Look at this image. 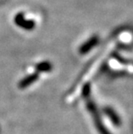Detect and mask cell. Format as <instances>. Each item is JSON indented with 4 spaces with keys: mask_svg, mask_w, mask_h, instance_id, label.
<instances>
[{
    "mask_svg": "<svg viewBox=\"0 0 133 134\" xmlns=\"http://www.w3.org/2000/svg\"><path fill=\"white\" fill-rule=\"evenodd\" d=\"M87 107H88V110L90 111V113H92V116L93 118V120H94L95 125H96V127H97L98 131L100 132V134H110L108 132H107L106 127L104 126L103 123L101 122L100 115H99V113L97 112V110H96L94 105L92 104V102L91 100L87 101Z\"/></svg>",
    "mask_w": 133,
    "mask_h": 134,
    "instance_id": "6da1fadb",
    "label": "cell"
},
{
    "mask_svg": "<svg viewBox=\"0 0 133 134\" xmlns=\"http://www.w3.org/2000/svg\"><path fill=\"white\" fill-rule=\"evenodd\" d=\"M15 22L16 24L18 25L19 27L22 28L24 30H32L34 27H35V23L33 21H29V20H25L24 14H18V16H16L15 18Z\"/></svg>",
    "mask_w": 133,
    "mask_h": 134,
    "instance_id": "7a4b0ae2",
    "label": "cell"
},
{
    "mask_svg": "<svg viewBox=\"0 0 133 134\" xmlns=\"http://www.w3.org/2000/svg\"><path fill=\"white\" fill-rule=\"evenodd\" d=\"M38 77H39V75H38L37 72L34 73L30 75L26 76L25 78L22 79V81L18 83V87L20 88V89H24V88H26L27 87L30 86L32 83H34L35 81H37Z\"/></svg>",
    "mask_w": 133,
    "mask_h": 134,
    "instance_id": "3957f363",
    "label": "cell"
},
{
    "mask_svg": "<svg viewBox=\"0 0 133 134\" xmlns=\"http://www.w3.org/2000/svg\"><path fill=\"white\" fill-rule=\"evenodd\" d=\"M97 42H98V37H93L92 39H90L88 42H86V43L81 47L80 50V54H86L87 51L91 49L95 44H97Z\"/></svg>",
    "mask_w": 133,
    "mask_h": 134,
    "instance_id": "277c9868",
    "label": "cell"
},
{
    "mask_svg": "<svg viewBox=\"0 0 133 134\" xmlns=\"http://www.w3.org/2000/svg\"><path fill=\"white\" fill-rule=\"evenodd\" d=\"M52 65L50 64V62H42L38 63L36 66V69L37 73H42V72H49L51 70Z\"/></svg>",
    "mask_w": 133,
    "mask_h": 134,
    "instance_id": "5b68a950",
    "label": "cell"
},
{
    "mask_svg": "<svg viewBox=\"0 0 133 134\" xmlns=\"http://www.w3.org/2000/svg\"><path fill=\"white\" fill-rule=\"evenodd\" d=\"M106 113H107V115H108L110 118H111V119L113 121V123L116 124V125H118L119 124V119L118 118V116L115 114V113L113 112L112 110H111L110 108H107V109L106 110Z\"/></svg>",
    "mask_w": 133,
    "mask_h": 134,
    "instance_id": "8992f818",
    "label": "cell"
}]
</instances>
